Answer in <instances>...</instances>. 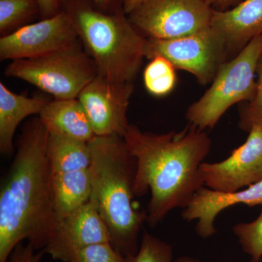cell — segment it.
Wrapping results in <instances>:
<instances>
[{"mask_svg":"<svg viewBox=\"0 0 262 262\" xmlns=\"http://www.w3.org/2000/svg\"><path fill=\"white\" fill-rule=\"evenodd\" d=\"M5 74L36 86L55 99L78 98L82 90L98 75L94 61L80 40L46 56L12 61Z\"/></svg>","mask_w":262,"mask_h":262,"instance_id":"8992f818","label":"cell"},{"mask_svg":"<svg viewBox=\"0 0 262 262\" xmlns=\"http://www.w3.org/2000/svg\"><path fill=\"white\" fill-rule=\"evenodd\" d=\"M80 40L75 26L63 10L37 23L29 24L0 39V58L29 59L46 56Z\"/></svg>","mask_w":262,"mask_h":262,"instance_id":"9c48e42d","label":"cell"},{"mask_svg":"<svg viewBox=\"0 0 262 262\" xmlns=\"http://www.w3.org/2000/svg\"><path fill=\"white\" fill-rule=\"evenodd\" d=\"M176 70L173 64L163 57L150 59L144 71V83L148 93L156 97L170 94L177 84Z\"/></svg>","mask_w":262,"mask_h":262,"instance_id":"ffe728a7","label":"cell"},{"mask_svg":"<svg viewBox=\"0 0 262 262\" xmlns=\"http://www.w3.org/2000/svg\"><path fill=\"white\" fill-rule=\"evenodd\" d=\"M52 201L55 213L63 218L90 201L92 184L90 169L52 174Z\"/></svg>","mask_w":262,"mask_h":262,"instance_id":"e0dca14e","label":"cell"},{"mask_svg":"<svg viewBox=\"0 0 262 262\" xmlns=\"http://www.w3.org/2000/svg\"><path fill=\"white\" fill-rule=\"evenodd\" d=\"M44 251L37 252L32 245L20 243L13 250L6 262H40Z\"/></svg>","mask_w":262,"mask_h":262,"instance_id":"d4e9b609","label":"cell"},{"mask_svg":"<svg viewBox=\"0 0 262 262\" xmlns=\"http://www.w3.org/2000/svg\"><path fill=\"white\" fill-rule=\"evenodd\" d=\"M144 0H125L123 5V12L125 15H129L136 8H137Z\"/></svg>","mask_w":262,"mask_h":262,"instance_id":"f1b7e54d","label":"cell"},{"mask_svg":"<svg viewBox=\"0 0 262 262\" xmlns=\"http://www.w3.org/2000/svg\"><path fill=\"white\" fill-rule=\"evenodd\" d=\"M40 6L41 18H47L58 14L61 10L63 0H38Z\"/></svg>","mask_w":262,"mask_h":262,"instance_id":"4316f807","label":"cell"},{"mask_svg":"<svg viewBox=\"0 0 262 262\" xmlns=\"http://www.w3.org/2000/svg\"><path fill=\"white\" fill-rule=\"evenodd\" d=\"M84 1L87 2L96 9L101 11L115 13L123 12L125 0H84Z\"/></svg>","mask_w":262,"mask_h":262,"instance_id":"484cf974","label":"cell"},{"mask_svg":"<svg viewBox=\"0 0 262 262\" xmlns=\"http://www.w3.org/2000/svg\"><path fill=\"white\" fill-rule=\"evenodd\" d=\"M49 101L42 96L27 97L7 89L0 82V151L11 155L14 150V136L17 127L24 119L39 115Z\"/></svg>","mask_w":262,"mask_h":262,"instance_id":"2e32d148","label":"cell"},{"mask_svg":"<svg viewBox=\"0 0 262 262\" xmlns=\"http://www.w3.org/2000/svg\"><path fill=\"white\" fill-rule=\"evenodd\" d=\"M123 139L136 159V196L151 192L146 210L151 227L170 211L185 208L205 187L200 168L211 149L205 130L189 124L178 132L153 134L130 125Z\"/></svg>","mask_w":262,"mask_h":262,"instance_id":"6da1fadb","label":"cell"},{"mask_svg":"<svg viewBox=\"0 0 262 262\" xmlns=\"http://www.w3.org/2000/svg\"><path fill=\"white\" fill-rule=\"evenodd\" d=\"M144 56L166 58L176 70L194 76L202 85L211 84L230 59L225 39L210 26L200 32L170 39H146Z\"/></svg>","mask_w":262,"mask_h":262,"instance_id":"52a82bcc","label":"cell"},{"mask_svg":"<svg viewBox=\"0 0 262 262\" xmlns=\"http://www.w3.org/2000/svg\"><path fill=\"white\" fill-rule=\"evenodd\" d=\"M49 134L39 117L24 125L0 190V262L24 241L43 250L58 217L52 201L47 158Z\"/></svg>","mask_w":262,"mask_h":262,"instance_id":"7a4b0ae2","label":"cell"},{"mask_svg":"<svg viewBox=\"0 0 262 262\" xmlns=\"http://www.w3.org/2000/svg\"><path fill=\"white\" fill-rule=\"evenodd\" d=\"M257 90L254 98L248 102L241 103L238 125L241 130L248 131L253 126L262 127V56L256 70Z\"/></svg>","mask_w":262,"mask_h":262,"instance_id":"603a6c76","label":"cell"},{"mask_svg":"<svg viewBox=\"0 0 262 262\" xmlns=\"http://www.w3.org/2000/svg\"><path fill=\"white\" fill-rule=\"evenodd\" d=\"M249 206L262 205V180L243 190L222 192L202 187L193 196L189 205L182 211L184 220H198L196 234L202 238H208L216 232L215 220L217 215L226 208L234 205Z\"/></svg>","mask_w":262,"mask_h":262,"instance_id":"4fadbf2b","label":"cell"},{"mask_svg":"<svg viewBox=\"0 0 262 262\" xmlns=\"http://www.w3.org/2000/svg\"><path fill=\"white\" fill-rule=\"evenodd\" d=\"M61 10L75 26L98 75L114 82L134 83L144 56L146 38L123 12L108 13L84 0H63Z\"/></svg>","mask_w":262,"mask_h":262,"instance_id":"277c9868","label":"cell"},{"mask_svg":"<svg viewBox=\"0 0 262 262\" xmlns=\"http://www.w3.org/2000/svg\"><path fill=\"white\" fill-rule=\"evenodd\" d=\"M91 151L90 202L107 227L110 244L125 258L139 251V234L146 211L136 206V162L123 137L96 136Z\"/></svg>","mask_w":262,"mask_h":262,"instance_id":"3957f363","label":"cell"},{"mask_svg":"<svg viewBox=\"0 0 262 262\" xmlns=\"http://www.w3.org/2000/svg\"><path fill=\"white\" fill-rule=\"evenodd\" d=\"M261 56L262 34L221 67L209 89L188 107L189 124L202 130L213 129L229 108L251 101L257 90L255 76Z\"/></svg>","mask_w":262,"mask_h":262,"instance_id":"5b68a950","label":"cell"},{"mask_svg":"<svg viewBox=\"0 0 262 262\" xmlns=\"http://www.w3.org/2000/svg\"><path fill=\"white\" fill-rule=\"evenodd\" d=\"M204 185L217 192H233L262 180V127L248 131L244 144L218 163L201 164Z\"/></svg>","mask_w":262,"mask_h":262,"instance_id":"8fae6325","label":"cell"},{"mask_svg":"<svg viewBox=\"0 0 262 262\" xmlns=\"http://www.w3.org/2000/svg\"><path fill=\"white\" fill-rule=\"evenodd\" d=\"M208 4L216 11H225L239 4L244 0H206Z\"/></svg>","mask_w":262,"mask_h":262,"instance_id":"83f0119b","label":"cell"},{"mask_svg":"<svg viewBox=\"0 0 262 262\" xmlns=\"http://www.w3.org/2000/svg\"><path fill=\"white\" fill-rule=\"evenodd\" d=\"M73 262H127L110 242L91 245L77 253Z\"/></svg>","mask_w":262,"mask_h":262,"instance_id":"cb8c5ba5","label":"cell"},{"mask_svg":"<svg viewBox=\"0 0 262 262\" xmlns=\"http://www.w3.org/2000/svg\"><path fill=\"white\" fill-rule=\"evenodd\" d=\"M41 18L38 0H0V33L2 37Z\"/></svg>","mask_w":262,"mask_h":262,"instance_id":"d6986e66","label":"cell"},{"mask_svg":"<svg viewBox=\"0 0 262 262\" xmlns=\"http://www.w3.org/2000/svg\"><path fill=\"white\" fill-rule=\"evenodd\" d=\"M127 262H201L191 256L173 258L171 245L148 232H144L140 241L139 251L135 256L126 258Z\"/></svg>","mask_w":262,"mask_h":262,"instance_id":"44dd1931","label":"cell"},{"mask_svg":"<svg viewBox=\"0 0 262 262\" xmlns=\"http://www.w3.org/2000/svg\"><path fill=\"white\" fill-rule=\"evenodd\" d=\"M39 118L49 135L87 143L96 136L78 98L49 101Z\"/></svg>","mask_w":262,"mask_h":262,"instance_id":"9a60e30c","label":"cell"},{"mask_svg":"<svg viewBox=\"0 0 262 262\" xmlns=\"http://www.w3.org/2000/svg\"><path fill=\"white\" fill-rule=\"evenodd\" d=\"M213 11L206 0H144L127 17L146 39H170L208 28Z\"/></svg>","mask_w":262,"mask_h":262,"instance_id":"ba28073f","label":"cell"},{"mask_svg":"<svg viewBox=\"0 0 262 262\" xmlns=\"http://www.w3.org/2000/svg\"><path fill=\"white\" fill-rule=\"evenodd\" d=\"M134 90V83L114 82L100 75L82 90L77 98L95 135L123 137L130 125L127 114Z\"/></svg>","mask_w":262,"mask_h":262,"instance_id":"30bf717a","label":"cell"},{"mask_svg":"<svg viewBox=\"0 0 262 262\" xmlns=\"http://www.w3.org/2000/svg\"><path fill=\"white\" fill-rule=\"evenodd\" d=\"M110 243L106 224L91 202L58 218L43 250L53 259L73 262L77 253L91 245Z\"/></svg>","mask_w":262,"mask_h":262,"instance_id":"7c38bea8","label":"cell"},{"mask_svg":"<svg viewBox=\"0 0 262 262\" xmlns=\"http://www.w3.org/2000/svg\"><path fill=\"white\" fill-rule=\"evenodd\" d=\"M47 158L52 174L67 173L89 169L91 151L89 143L49 135Z\"/></svg>","mask_w":262,"mask_h":262,"instance_id":"ac0fdd59","label":"cell"},{"mask_svg":"<svg viewBox=\"0 0 262 262\" xmlns=\"http://www.w3.org/2000/svg\"><path fill=\"white\" fill-rule=\"evenodd\" d=\"M234 234L251 262H259L262 257V211L256 220L234 225Z\"/></svg>","mask_w":262,"mask_h":262,"instance_id":"7402d4cb","label":"cell"},{"mask_svg":"<svg viewBox=\"0 0 262 262\" xmlns=\"http://www.w3.org/2000/svg\"><path fill=\"white\" fill-rule=\"evenodd\" d=\"M211 27L222 34L234 58L262 34V0H244L225 11H213Z\"/></svg>","mask_w":262,"mask_h":262,"instance_id":"5bb4252c","label":"cell"}]
</instances>
